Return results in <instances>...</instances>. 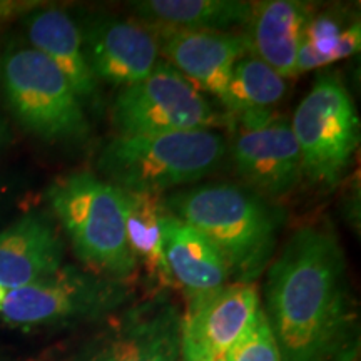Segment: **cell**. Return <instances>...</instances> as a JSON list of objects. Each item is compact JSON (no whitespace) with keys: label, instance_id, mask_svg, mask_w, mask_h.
<instances>
[{"label":"cell","instance_id":"17","mask_svg":"<svg viewBox=\"0 0 361 361\" xmlns=\"http://www.w3.org/2000/svg\"><path fill=\"white\" fill-rule=\"evenodd\" d=\"M164 258L173 284H178L186 300L214 291L231 283L228 266L218 250L200 231L168 213L161 216Z\"/></svg>","mask_w":361,"mask_h":361},{"label":"cell","instance_id":"24","mask_svg":"<svg viewBox=\"0 0 361 361\" xmlns=\"http://www.w3.org/2000/svg\"><path fill=\"white\" fill-rule=\"evenodd\" d=\"M11 141V129H8L7 121L0 116V151Z\"/></svg>","mask_w":361,"mask_h":361},{"label":"cell","instance_id":"16","mask_svg":"<svg viewBox=\"0 0 361 361\" xmlns=\"http://www.w3.org/2000/svg\"><path fill=\"white\" fill-rule=\"evenodd\" d=\"M29 45L47 57L80 101L97 102L99 80L90 71L80 25L62 8H32L22 17Z\"/></svg>","mask_w":361,"mask_h":361},{"label":"cell","instance_id":"11","mask_svg":"<svg viewBox=\"0 0 361 361\" xmlns=\"http://www.w3.org/2000/svg\"><path fill=\"white\" fill-rule=\"evenodd\" d=\"M259 308L255 283H228L189 298L180 322V361H218Z\"/></svg>","mask_w":361,"mask_h":361},{"label":"cell","instance_id":"1","mask_svg":"<svg viewBox=\"0 0 361 361\" xmlns=\"http://www.w3.org/2000/svg\"><path fill=\"white\" fill-rule=\"evenodd\" d=\"M266 318L281 361H355L358 314L336 234L306 226L266 269Z\"/></svg>","mask_w":361,"mask_h":361},{"label":"cell","instance_id":"7","mask_svg":"<svg viewBox=\"0 0 361 361\" xmlns=\"http://www.w3.org/2000/svg\"><path fill=\"white\" fill-rule=\"evenodd\" d=\"M290 124L306 178L323 188L338 186L360 144V116L341 79L319 74Z\"/></svg>","mask_w":361,"mask_h":361},{"label":"cell","instance_id":"13","mask_svg":"<svg viewBox=\"0 0 361 361\" xmlns=\"http://www.w3.org/2000/svg\"><path fill=\"white\" fill-rule=\"evenodd\" d=\"M159 54L196 89L221 99L234 66L247 54L245 37L226 30L151 29Z\"/></svg>","mask_w":361,"mask_h":361},{"label":"cell","instance_id":"5","mask_svg":"<svg viewBox=\"0 0 361 361\" xmlns=\"http://www.w3.org/2000/svg\"><path fill=\"white\" fill-rule=\"evenodd\" d=\"M0 87L8 111L35 137L79 142L90 133L85 107L62 72L30 45H12L0 59Z\"/></svg>","mask_w":361,"mask_h":361},{"label":"cell","instance_id":"26","mask_svg":"<svg viewBox=\"0 0 361 361\" xmlns=\"http://www.w3.org/2000/svg\"><path fill=\"white\" fill-rule=\"evenodd\" d=\"M0 209H2V207H0Z\"/></svg>","mask_w":361,"mask_h":361},{"label":"cell","instance_id":"15","mask_svg":"<svg viewBox=\"0 0 361 361\" xmlns=\"http://www.w3.org/2000/svg\"><path fill=\"white\" fill-rule=\"evenodd\" d=\"M316 8L300 0H264L252 4L246 22L247 54L259 59L284 79L295 78L298 51Z\"/></svg>","mask_w":361,"mask_h":361},{"label":"cell","instance_id":"25","mask_svg":"<svg viewBox=\"0 0 361 361\" xmlns=\"http://www.w3.org/2000/svg\"><path fill=\"white\" fill-rule=\"evenodd\" d=\"M218 361H223V358H219V360H218Z\"/></svg>","mask_w":361,"mask_h":361},{"label":"cell","instance_id":"9","mask_svg":"<svg viewBox=\"0 0 361 361\" xmlns=\"http://www.w3.org/2000/svg\"><path fill=\"white\" fill-rule=\"evenodd\" d=\"M226 116V114H224ZM231 126V157L239 178L250 191L264 197H281L303 179L300 147L291 124L271 109L226 116Z\"/></svg>","mask_w":361,"mask_h":361},{"label":"cell","instance_id":"4","mask_svg":"<svg viewBox=\"0 0 361 361\" xmlns=\"http://www.w3.org/2000/svg\"><path fill=\"white\" fill-rule=\"evenodd\" d=\"M47 200L78 258L92 273L130 283L137 263L128 239L124 192L79 171L54 180Z\"/></svg>","mask_w":361,"mask_h":361},{"label":"cell","instance_id":"6","mask_svg":"<svg viewBox=\"0 0 361 361\" xmlns=\"http://www.w3.org/2000/svg\"><path fill=\"white\" fill-rule=\"evenodd\" d=\"M130 293L129 281L62 264L49 276L7 291L0 303V319L22 329L96 322L123 308Z\"/></svg>","mask_w":361,"mask_h":361},{"label":"cell","instance_id":"14","mask_svg":"<svg viewBox=\"0 0 361 361\" xmlns=\"http://www.w3.org/2000/svg\"><path fill=\"white\" fill-rule=\"evenodd\" d=\"M66 245L47 213L32 211L0 229V288L17 290L64 264Z\"/></svg>","mask_w":361,"mask_h":361},{"label":"cell","instance_id":"8","mask_svg":"<svg viewBox=\"0 0 361 361\" xmlns=\"http://www.w3.org/2000/svg\"><path fill=\"white\" fill-rule=\"evenodd\" d=\"M117 135L214 130L226 116L168 62H157L141 82L121 89L111 109Z\"/></svg>","mask_w":361,"mask_h":361},{"label":"cell","instance_id":"21","mask_svg":"<svg viewBox=\"0 0 361 361\" xmlns=\"http://www.w3.org/2000/svg\"><path fill=\"white\" fill-rule=\"evenodd\" d=\"M288 92L286 79L259 59L246 54L234 66L228 87L221 96L226 116L271 109Z\"/></svg>","mask_w":361,"mask_h":361},{"label":"cell","instance_id":"22","mask_svg":"<svg viewBox=\"0 0 361 361\" xmlns=\"http://www.w3.org/2000/svg\"><path fill=\"white\" fill-rule=\"evenodd\" d=\"M223 361H281L278 343L261 306L226 351Z\"/></svg>","mask_w":361,"mask_h":361},{"label":"cell","instance_id":"12","mask_svg":"<svg viewBox=\"0 0 361 361\" xmlns=\"http://www.w3.org/2000/svg\"><path fill=\"white\" fill-rule=\"evenodd\" d=\"M80 34L99 84L129 87L146 79L159 62L156 35L142 22L99 16L85 22Z\"/></svg>","mask_w":361,"mask_h":361},{"label":"cell","instance_id":"18","mask_svg":"<svg viewBox=\"0 0 361 361\" xmlns=\"http://www.w3.org/2000/svg\"><path fill=\"white\" fill-rule=\"evenodd\" d=\"M139 22L149 29L226 30L246 25L252 4L241 0H142L133 2Z\"/></svg>","mask_w":361,"mask_h":361},{"label":"cell","instance_id":"20","mask_svg":"<svg viewBox=\"0 0 361 361\" xmlns=\"http://www.w3.org/2000/svg\"><path fill=\"white\" fill-rule=\"evenodd\" d=\"M361 45V25L358 19H346L341 12L313 13L308 20L300 51L296 74L333 64L341 59L355 56Z\"/></svg>","mask_w":361,"mask_h":361},{"label":"cell","instance_id":"10","mask_svg":"<svg viewBox=\"0 0 361 361\" xmlns=\"http://www.w3.org/2000/svg\"><path fill=\"white\" fill-rule=\"evenodd\" d=\"M180 322L168 296L135 303L101 333L87 361H180Z\"/></svg>","mask_w":361,"mask_h":361},{"label":"cell","instance_id":"19","mask_svg":"<svg viewBox=\"0 0 361 361\" xmlns=\"http://www.w3.org/2000/svg\"><path fill=\"white\" fill-rule=\"evenodd\" d=\"M123 192L128 239L137 269L139 266H142L152 281L173 286L164 258V247H162L161 216L164 211L162 197L146 192Z\"/></svg>","mask_w":361,"mask_h":361},{"label":"cell","instance_id":"2","mask_svg":"<svg viewBox=\"0 0 361 361\" xmlns=\"http://www.w3.org/2000/svg\"><path fill=\"white\" fill-rule=\"evenodd\" d=\"M162 204L218 250L231 283H255L273 261L283 214L250 189L201 184L171 194Z\"/></svg>","mask_w":361,"mask_h":361},{"label":"cell","instance_id":"3","mask_svg":"<svg viewBox=\"0 0 361 361\" xmlns=\"http://www.w3.org/2000/svg\"><path fill=\"white\" fill-rule=\"evenodd\" d=\"M228 146L216 130L116 135L99 154L97 169L121 191L161 196L218 173Z\"/></svg>","mask_w":361,"mask_h":361},{"label":"cell","instance_id":"23","mask_svg":"<svg viewBox=\"0 0 361 361\" xmlns=\"http://www.w3.org/2000/svg\"><path fill=\"white\" fill-rule=\"evenodd\" d=\"M32 11L30 4H20V2H0V20L7 19V17L16 16V13H27Z\"/></svg>","mask_w":361,"mask_h":361}]
</instances>
